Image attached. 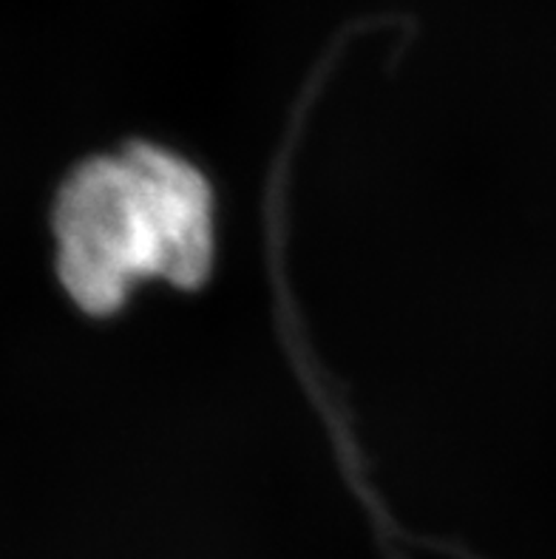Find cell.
<instances>
[{"label":"cell","instance_id":"obj_1","mask_svg":"<svg viewBox=\"0 0 556 559\" xmlns=\"http://www.w3.org/2000/svg\"><path fill=\"white\" fill-rule=\"evenodd\" d=\"M57 273L92 316L120 310L140 278L193 290L213 259V197L193 165L134 142L71 170L55 205Z\"/></svg>","mask_w":556,"mask_h":559}]
</instances>
